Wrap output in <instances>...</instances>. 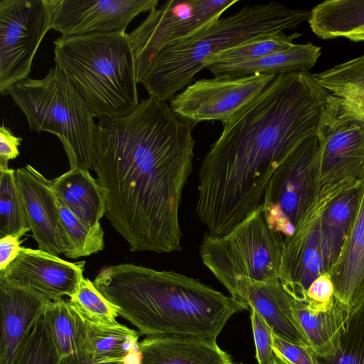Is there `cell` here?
<instances>
[{
	"mask_svg": "<svg viewBox=\"0 0 364 364\" xmlns=\"http://www.w3.org/2000/svg\"><path fill=\"white\" fill-rule=\"evenodd\" d=\"M329 94L309 71L279 74L223 123L198 172L196 214L210 235L226 234L262 204L277 168L316 135Z\"/></svg>",
	"mask_w": 364,
	"mask_h": 364,
	"instance_id": "2",
	"label": "cell"
},
{
	"mask_svg": "<svg viewBox=\"0 0 364 364\" xmlns=\"http://www.w3.org/2000/svg\"><path fill=\"white\" fill-rule=\"evenodd\" d=\"M311 31L323 40L364 32V0H327L310 11Z\"/></svg>",
	"mask_w": 364,
	"mask_h": 364,
	"instance_id": "25",
	"label": "cell"
},
{
	"mask_svg": "<svg viewBox=\"0 0 364 364\" xmlns=\"http://www.w3.org/2000/svg\"><path fill=\"white\" fill-rule=\"evenodd\" d=\"M70 305L87 323L101 327L117 323L119 316L113 305L88 279L84 278L75 292L70 296Z\"/></svg>",
	"mask_w": 364,
	"mask_h": 364,
	"instance_id": "32",
	"label": "cell"
},
{
	"mask_svg": "<svg viewBox=\"0 0 364 364\" xmlns=\"http://www.w3.org/2000/svg\"><path fill=\"white\" fill-rule=\"evenodd\" d=\"M141 364H233L216 341L193 336L145 337Z\"/></svg>",
	"mask_w": 364,
	"mask_h": 364,
	"instance_id": "20",
	"label": "cell"
},
{
	"mask_svg": "<svg viewBox=\"0 0 364 364\" xmlns=\"http://www.w3.org/2000/svg\"><path fill=\"white\" fill-rule=\"evenodd\" d=\"M29 128L60 139L70 169H93L97 124L89 107L56 65L42 79L26 78L8 90Z\"/></svg>",
	"mask_w": 364,
	"mask_h": 364,
	"instance_id": "6",
	"label": "cell"
},
{
	"mask_svg": "<svg viewBox=\"0 0 364 364\" xmlns=\"http://www.w3.org/2000/svg\"><path fill=\"white\" fill-rule=\"evenodd\" d=\"M59 210L60 221L68 243L64 254L66 257H86L104 249V231L100 223L94 226L85 223L60 201Z\"/></svg>",
	"mask_w": 364,
	"mask_h": 364,
	"instance_id": "30",
	"label": "cell"
},
{
	"mask_svg": "<svg viewBox=\"0 0 364 364\" xmlns=\"http://www.w3.org/2000/svg\"><path fill=\"white\" fill-rule=\"evenodd\" d=\"M350 311L336 299L327 311H315L295 300L294 313L310 348L318 358L332 355L345 332Z\"/></svg>",
	"mask_w": 364,
	"mask_h": 364,
	"instance_id": "23",
	"label": "cell"
},
{
	"mask_svg": "<svg viewBox=\"0 0 364 364\" xmlns=\"http://www.w3.org/2000/svg\"><path fill=\"white\" fill-rule=\"evenodd\" d=\"M316 136L321 163L316 202L330 200L364 181V114L329 94Z\"/></svg>",
	"mask_w": 364,
	"mask_h": 364,
	"instance_id": "8",
	"label": "cell"
},
{
	"mask_svg": "<svg viewBox=\"0 0 364 364\" xmlns=\"http://www.w3.org/2000/svg\"><path fill=\"white\" fill-rule=\"evenodd\" d=\"M321 47L309 42L294 44L292 47L262 58L225 66L208 65L218 78H238L255 74L279 75L309 71L320 57Z\"/></svg>",
	"mask_w": 364,
	"mask_h": 364,
	"instance_id": "22",
	"label": "cell"
},
{
	"mask_svg": "<svg viewBox=\"0 0 364 364\" xmlns=\"http://www.w3.org/2000/svg\"><path fill=\"white\" fill-rule=\"evenodd\" d=\"M15 176L26 220L39 249L56 256L65 254L68 243L53 181L28 164L15 170Z\"/></svg>",
	"mask_w": 364,
	"mask_h": 364,
	"instance_id": "14",
	"label": "cell"
},
{
	"mask_svg": "<svg viewBox=\"0 0 364 364\" xmlns=\"http://www.w3.org/2000/svg\"><path fill=\"white\" fill-rule=\"evenodd\" d=\"M310 11L275 1L245 6L220 18L195 34L164 48L141 81L149 97L166 102L187 87L219 53L257 36L294 29Z\"/></svg>",
	"mask_w": 364,
	"mask_h": 364,
	"instance_id": "4",
	"label": "cell"
},
{
	"mask_svg": "<svg viewBox=\"0 0 364 364\" xmlns=\"http://www.w3.org/2000/svg\"><path fill=\"white\" fill-rule=\"evenodd\" d=\"M54 60L95 117H119L139 106L134 55L125 31L60 36Z\"/></svg>",
	"mask_w": 364,
	"mask_h": 364,
	"instance_id": "5",
	"label": "cell"
},
{
	"mask_svg": "<svg viewBox=\"0 0 364 364\" xmlns=\"http://www.w3.org/2000/svg\"><path fill=\"white\" fill-rule=\"evenodd\" d=\"M20 237L15 235H6L0 238V272L4 270L20 253Z\"/></svg>",
	"mask_w": 364,
	"mask_h": 364,
	"instance_id": "39",
	"label": "cell"
},
{
	"mask_svg": "<svg viewBox=\"0 0 364 364\" xmlns=\"http://www.w3.org/2000/svg\"><path fill=\"white\" fill-rule=\"evenodd\" d=\"M53 188L60 202L85 223L94 226L107 212L103 191L84 168H73L55 178Z\"/></svg>",
	"mask_w": 364,
	"mask_h": 364,
	"instance_id": "21",
	"label": "cell"
},
{
	"mask_svg": "<svg viewBox=\"0 0 364 364\" xmlns=\"http://www.w3.org/2000/svg\"><path fill=\"white\" fill-rule=\"evenodd\" d=\"M301 35H287L283 31L264 34L219 53L208 65H232L287 50L294 45L293 41Z\"/></svg>",
	"mask_w": 364,
	"mask_h": 364,
	"instance_id": "29",
	"label": "cell"
},
{
	"mask_svg": "<svg viewBox=\"0 0 364 364\" xmlns=\"http://www.w3.org/2000/svg\"><path fill=\"white\" fill-rule=\"evenodd\" d=\"M277 75L255 74L238 78L200 79L176 95L169 107L182 121L227 122L255 100Z\"/></svg>",
	"mask_w": 364,
	"mask_h": 364,
	"instance_id": "11",
	"label": "cell"
},
{
	"mask_svg": "<svg viewBox=\"0 0 364 364\" xmlns=\"http://www.w3.org/2000/svg\"><path fill=\"white\" fill-rule=\"evenodd\" d=\"M318 359L321 364H364V302L350 313L335 353Z\"/></svg>",
	"mask_w": 364,
	"mask_h": 364,
	"instance_id": "33",
	"label": "cell"
},
{
	"mask_svg": "<svg viewBox=\"0 0 364 364\" xmlns=\"http://www.w3.org/2000/svg\"><path fill=\"white\" fill-rule=\"evenodd\" d=\"M363 181L333 198L319 217L321 245L328 272L340 254L355 217Z\"/></svg>",
	"mask_w": 364,
	"mask_h": 364,
	"instance_id": "24",
	"label": "cell"
},
{
	"mask_svg": "<svg viewBox=\"0 0 364 364\" xmlns=\"http://www.w3.org/2000/svg\"><path fill=\"white\" fill-rule=\"evenodd\" d=\"M85 261L70 262L42 250L22 247L0 280L35 290L54 301L73 295L84 279Z\"/></svg>",
	"mask_w": 364,
	"mask_h": 364,
	"instance_id": "13",
	"label": "cell"
},
{
	"mask_svg": "<svg viewBox=\"0 0 364 364\" xmlns=\"http://www.w3.org/2000/svg\"><path fill=\"white\" fill-rule=\"evenodd\" d=\"M23 139L16 136L6 126L0 128V168H9V160L19 155L18 146Z\"/></svg>",
	"mask_w": 364,
	"mask_h": 364,
	"instance_id": "38",
	"label": "cell"
},
{
	"mask_svg": "<svg viewBox=\"0 0 364 364\" xmlns=\"http://www.w3.org/2000/svg\"><path fill=\"white\" fill-rule=\"evenodd\" d=\"M140 333L119 323L101 327L88 323L85 353L95 360H123L140 352Z\"/></svg>",
	"mask_w": 364,
	"mask_h": 364,
	"instance_id": "27",
	"label": "cell"
},
{
	"mask_svg": "<svg viewBox=\"0 0 364 364\" xmlns=\"http://www.w3.org/2000/svg\"><path fill=\"white\" fill-rule=\"evenodd\" d=\"M43 319L61 360L86 352L88 323L68 301H49Z\"/></svg>",
	"mask_w": 364,
	"mask_h": 364,
	"instance_id": "26",
	"label": "cell"
},
{
	"mask_svg": "<svg viewBox=\"0 0 364 364\" xmlns=\"http://www.w3.org/2000/svg\"><path fill=\"white\" fill-rule=\"evenodd\" d=\"M61 358L42 318L32 329L14 364H60Z\"/></svg>",
	"mask_w": 364,
	"mask_h": 364,
	"instance_id": "34",
	"label": "cell"
},
{
	"mask_svg": "<svg viewBox=\"0 0 364 364\" xmlns=\"http://www.w3.org/2000/svg\"><path fill=\"white\" fill-rule=\"evenodd\" d=\"M348 39L355 42L364 41V32L349 37Z\"/></svg>",
	"mask_w": 364,
	"mask_h": 364,
	"instance_id": "41",
	"label": "cell"
},
{
	"mask_svg": "<svg viewBox=\"0 0 364 364\" xmlns=\"http://www.w3.org/2000/svg\"><path fill=\"white\" fill-rule=\"evenodd\" d=\"M53 28L51 0H1L0 93L28 78L33 60Z\"/></svg>",
	"mask_w": 364,
	"mask_h": 364,
	"instance_id": "10",
	"label": "cell"
},
{
	"mask_svg": "<svg viewBox=\"0 0 364 364\" xmlns=\"http://www.w3.org/2000/svg\"><path fill=\"white\" fill-rule=\"evenodd\" d=\"M60 364H125L124 360H95L84 353L61 360Z\"/></svg>",
	"mask_w": 364,
	"mask_h": 364,
	"instance_id": "40",
	"label": "cell"
},
{
	"mask_svg": "<svg viewBox=\"0 0 364 364\" xmlns=\"http://www.w3.org/2000/svg\"><path fill=\"white\" fill-rule=\"evenodd\" d=\"M283 239L268 227L260 205L226 234L205 233L199 254L203 264L230 293L241 279H279Z\"/></svg>",
	"mask_w": 364,
	"mask_h": 364,
	"instance_id": "7",
	"label": "cell"
},
{
	"mask_svg": "<svg viewBox=\"0 0 364 364\" xmlns=\"http://www.w3.org/2000/svg\"><path fill=\"white\" fill-rule=\"evenodd\" d=\"M53 29L62 36L125 31L136 16L158 0H51Z\"/></svg>",
	"mask_w": 364,
	"mask_h": 364,
	"instance_id": "12",
	"label": "cell"
},
{
	"mask_svg": "<svg viewBox=\"0 0 364 364\" xmlns=\"http://www.w3.org/2000/svg\"><path fill=\"white\" fill-rule=\"evenodd\" d=\"M328 274L338 302L350 311L364 302V181L355 217Z\"/></svg>",
	"mask_w": 364,
	"mask_h": 364,
	"instance_id": "19",
	"label": "cell"
},
{
	"mask_svg": "<svg viewBox=\"0 0 364 364\" xmlns=\"http://www.w3.org/2000/svg\"><path fill=\"white\" fill-rule=\"evenodd\" d=\"M230 294L249 309H254L275 336L310 348L294 313L295 299L284 289L279 279L266 282L241 279Z\"/></svg>",
	"mask_w": 364,
	"mask_h": 364,
	"instance_id": "17",
	"label": "cell"
},
{
	"mask_svg": "<svg viewBox=\"0 0 364 364\" xmlns=\"http://www.w3.org/2000/svg\"><path fill=\"white\" fill-rule=\"evenodd\" d=\"M335 301L334 288L328 273L316 279L307 291V306L315 311L328 310Z\"/></svg>",
	"mask_w": 364,
	"mask_h": 364,
	"instance_id": "37",
	"label": "cell"
},
{
	"mask_svg": "<svg viewBox=\"0 0 364 364\" xmlns=\"http://www.w3.org/2000/svg\"><path fill=\"white\" fill-rule=\"evenodd\" d=\"M314 76L327 91L343 98L364 114V55Z\"/></svg>",
	"mask_w": 364,
	"mask_h": 364,
	"instance_id": "28",
	"label": "cell"
},
{
	"mask_svg": "<svg viewBox=\"0 0 364 364\" xmlns=\"http://www.w3.org/2000/svg\"><path fill=\"white\" fill-rule=\"evenodd\" d=\"M321 146L316 135L301 142L270 178L261 204L273 232L291 235L318 196Z\"/></svg>",
	"mask_w": 364,
	"mask_h": 364,
	"instance_id": "9",
	"label": "cell"
},
{
	"mask_svg": "<svg viewBox=\"0 0 364 364\" xmlns=\"http://www.w3.org/2000/svg\"><path fill=\"white\" fill-rule=\"evenodd\" d=\"M29 230L16 184L15 170L0 168V238L6 235L21 237Z\"/></svg>",
	"mask_w": 364,
	"mask_h": 364,
	"instance_id": "31",
	"label": "cell"
},
{
	"mask_svg": "<svg viewBox=\"0 0 364 364\" xmlns=\"http://www.w3.org/2000/svg\"><path fill=\"white\" fill-rule=\"evenodd\" d=\"M49 301L35 290L0 280V364H14Z\"/></svg>",
	"mask_w": 364,
	"mask_h": 364,
	"instance_id": "18",
	"label": "cell"
},
{
	"mask_svg": "<svg viewBox=\"0 0 364 364\" xmlns=\"http://www.w3.org/2000/svg\"><path fill=\"white\" fill-rule=\"evenodd\" d=\"M193 128L152 97L127 116L98 121L93 170L105 215L132 252L182 249L179 210L193 169Z\"/></svg>",
	"mask_w": 364,
	"mask_h": 364,
	"instance_id": "1",
	"label": "cell"
},
{
	"mask_svg": "<svg viewBox=\"0 0 364 364\" xmlns=\"http://www.w3.org/2000/svg\"><path fill=\"white\" fill-rule=\"evenodd\" d=\"M196 0L165 1L149 11L132 33V43L138 83L168 45L183 38L185 23L193 14Z\"/></svg>",
	"mask_w": 364,
	"mask_h": 364,
	"instance_id": "16",
	"label": "cell"
},
{
	"mask_svg": "<svg viewBox=\"0 0 364 364\" xmlns=\"http://www.w3.org/2000/svg\"><path fill=\"white\" fill-rule=\"evenodd\" d=\"M249 309L256 350L255 358L258 364H268L275 356L273 350V331L254 309Z\"/></svg>",
	"mask_w": 364,
	"mask_h": 364,
	"instance_id": "35",
	"label": "cell"
},
{
	"mask_svg": "<svg viewBox=\"0 0 364 364\" xmlns=\"http://www.w3.org/2000/svg\"><path fill=\"white\" fill-rule=\"evenodd\" d=\"M93 283L119 316L146 337L216 341L232 315L249 309L198 279L133 264L106 267Z\"/></svg>",
	"mask_w": 364,
	"mask_h": 364,
	"instance_id": "3",
	"label": "cell"
},
{
	"mask_svg": "<svg viewBox=\"0 0 364 364\" xmlns=\"http://www.w3.org/2000/svg\"><path fill=\"white\" fill-rule=\"evenodd\" d=\"M274 354L287 364H321L318 357L309 347L284 340L274 334Z\"/></svg>",
	"mask_w": 364,
	"mask_h": 364,
	"instance_id": "36",
	"label": "cell"
},
{
	"mask_svg": "<svg viewBox=\"0 0 364 364\" xmlns=\"http://www.w3.org/2000/svg\"><path fill=\"white\" fill-rule=\"evenodd\" d=\"M319 219V218H318ZM318 219L299 223L284 237L279 280L296 301L306 302L307 291L321 275L328 273L321 245Z\"/></svg>",
	"mask_w": 364,
	"mask_h": 364,
	"instance_id": "15",
	"label": "cell"
}]
</instances>
